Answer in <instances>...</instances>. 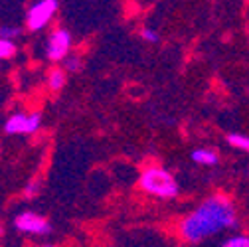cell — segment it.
I'll return each instance as SVG.
<instances>
[{"label":"cell","mask_w":249,"mask_h":247,"mask_svg":"<svg viewBox=\"0 0 249 247\" xmlns=\"http://www.w3.org/2000/svg\"><path fill=\"white\" fill-rule=\"evenodd\" d=\"M237 224V215L230 200L213 196L202 202L180 224V235L188 243H200L215 233H222Z\"/></svg>","instance_id":"obj_1"},{"label":"cell","mask_w":249,"mask_h":247,"mask_svg":"<svg viewBox=\"0 0 249 247\" xmlns=\"http://www.w3.org/2000/svg\"><path fill=\"white\" fill-rule=\"evenodd\" d=\"M139 186L150 194V196H157V198H162V200H170L178 194V182L176 178L164 170V168H146L141 178H139Z\"/></svg>","instance_id":"obj_2"},{"label":"cell","mask_w":249,"mask_h":247,"mask_svg":"<svg viewBox=\"0 0 249 247\" xmlns=\"http://www.w3.org/2000/svg\"><path fill=\"white\" fill-rule=\"evenodd\" d=\"M55 12H57V0H38L36 4L28 8V14H26L28 30H32V32L44 30L52 22Z\"/></svg>","instance_id":"obj_3"},{"label":"cell","mask_w":249,"mask_h":247,"mask_svg":"<svg viewBox=\"0 0 249 247\" xmlns=\"http://www.w3.org/2000/svg\"><path fill=\"white\" fill-rule=\"evenodd\" d=\"M42 125V113L34 111V113H16L12 115L6 125H4V131L8 135H34Z\"/></svg>","instance_id":"obj_4"},{"label":"cell","mask_w":249,"mask_h":247,"mask_svg":"<svg viewBox=\"0 0 249 247\" xmlns=\"http://www.w3.org/2000/svg\"><path fill=\"white\" fill-rule=\"evenodd\" d=\"M14 228L28 235H50L52 233V224L34 212H22L20 215H16Z\"/></svg>","instance_id":"obj_5"},{"label":"cell","mask_w":249,"mask_h":247,"mask_svg":"<svg viewBox=\"0 0 249 247\" xmlns=\"http://www.w3.org/2000/svg\"><path fill=\"white\" fill-rule=\"evenodd\" d=\"M71 50V34L66 28H57L52 32L46 48V55L50 61H61Z\"/></svg>","instance_id":"obj_6"},{"label":"cell","mask_w":249,"mask_h":247,"mask_svg":"<svg viewBox=\"0 0 249 247\" xmlns=\"http://www.w3.org/2000/svg\"><path fill=\"white\" fill-rule=\"evenodd\" d=\"M190 159L200 166H213V164H217V160H220L217 152L212 148H196V150H192Z\"/></svg>","instance_id":"obj_7"},{"label":"cell","mask_w":249,"mask_h":247,"mask_svg":"<svg viewBox=\"0 0 249 247\" xmlns=\"http://www.w3.org/2000/svg\"><path fill=\"white\" fill-rule=\"evenodd\" d=\"M64 85H66V71L59 70V68L50 70V73H48V87L52 91H59Z\"/></svg>","instance_id":"obj_8"},{"label":"cell","mask_w":249,"mask_h":247,"mask_svg":"<svg viewBox=\"0 0 249 247\" xmlns=\"http://www.w3.org/2000/svg\"><path fill=\"white\" fill-rule=\"evenodd\" d=\"M14 53H16V44L8 38H0V61L10 59Z\"/></svg>","instance_id":"obj_9"},{"label":"cell","mask_w":249,"mask_h":247,"mask_svg":"<svg viewBox=\"0 0 249 247\" xmlns=\"http://www.w3.org/2000/svg\"><path fill=\"white\" fill-rule=\"evenodd\" d=\"M228 142H230L231 146H235V148H241V150L249 152V137H245V135L231 133V135L228 137Z\"/></svg>","instance_id":"obj_10"},{"label":"cell","mask_w":249,"mask_h":247,"mask_svg":"<svg viewBox=\"0 0 249 247\" xmlns=\"http://www.w3.org/2000/svg\"><path fill=\"white\" fill-rule=\"evenodd\" d=\"M222 245L224 247H249V235H231Z\"/></svg>","instance_id":"obj_11"},{"label":"cell","mask_w":249,"mask_h":247,"mask_svg":"<svg viewBox=\"0 0 249 247\" xmlns=\"http://www.w3.org/2000/svg\"><path fill=\"white\" fill-rule=\"evenodd\" d=\"M61 61H64V70H66V71L75 73V71L81 70V59H79V57H70V55H66Z\"/></svg>","instance_id":"obj_12"},{"label":"cell","mask_w":249,"mask_h":247,"mask_svg":"<svg viewBox=\"0 0 249 247\" xmlns=\"http://www.w3.org/2000/svg\"><path fill=\"white\" fill-rule=\"evenodd\" d=\"M18 36H20V28H16V26H0V38L12 40V38H18Z\"/></svg>","instance_id":"obj_13"},{"label":"cell","mask_w":249,"mask_h":247,"mask_svg":"<svg viewBox=\"0 0 249 247\" xmlns=\"http://www.w3.org/2000/svg\"><path fill=\"white\" fill-rule=\"evenodd\" d=\"M141 38L144 42H148V44H157L159 42V34L154 32V30H150V28H142L141 30Z\"/></svg>","instance_id":"obj_14"},{"label":"cell","mask_w":249,"mask_h":247,"mask_svg":"<svg viewBox=\"0 0 249 247\" xmlns=\"http://www.w3.org/2000/svg\"><path fill=\"white\" fill-rule=\"evenodd\" d=\"M38 190H40V182H38V180L28 182V186H26V196H28V198H34V196H38Z\"/></svg>","instance_id":"obj_15"},{"label":"cell","mask_w":249,"mask_h":247,"mask_svg":"<svg viewBox=\"0 0 249 247\" xmlns=\"http://www.w3.org/2000/svg\"><path fill=\"white\" fill-rule=\"evenodd\" d=\"M0 235H2V226H0Z\"/></svg>","instance_id":"obj_16"},{"label":"cell","mask_w":249,"mask_h":247,"mask_svg":"<svg viewBox=\"0 0 249 247\" xmlns=\"http://www.w3.org/2000/svg\"><path fill=\"white\" fill-rule=\"evenodd\" d=\"M247 2H249V0H247Z\"/></svg>","instance_id":"obj_17"}]
</instances>
